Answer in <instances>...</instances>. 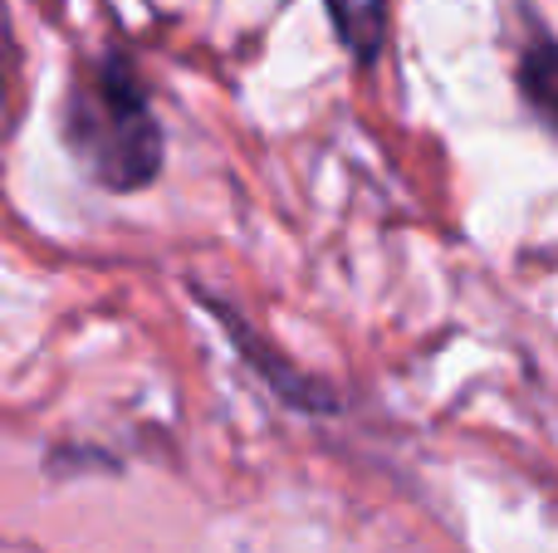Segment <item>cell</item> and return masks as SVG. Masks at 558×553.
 Here are the masks:
<instances>
[{"instance_id": "6da1fadb", "label": "cell", "mask_w": 558, "mask_h": 553, "mask_svg": "<svg viewBox=\"0 0 558 553\" xmlns=\"http://www.w3.org/2000/svg\"><path fill=\"white\" fill-rule=\"evenodd\" d=\"M59 137L78 172L108 196H137L162 176L167 133L128 49L98 54L69 84Z\"/></svg>"}, {"instance_id": "7a4b0ae2", "label": "cell", "mask_w": 558, "mask_h": 553, "mask_svg": "<svg viewBox=\"0 0 558 553\" xmlns=\"http://www.w3.org/2000/svg\"><path fill=\"white\" fill-rule=\"evenodd\" d=\"M196 299H202L206 314L221 323V333L235 343V353L245 358V368H251L255 378L270 388V397L279 402V407L304 411V417H333V411L343 407V402H338V392L328 388V382H318V378H308V372H299L294 358H284L279 348H270V343H265L260 333H255L251 323H245L226 299H216V294H206V290H196Z\"/></svg>"}, {"instance_id": "3957f363", "label": "cell", "mask_w": 558, "mask_h": 553, "mask_svg": "<svg viewBox=\"0 0 558 553\" xmlns=\"http://www.w3.org/2000/svg\"><path fill=\"white\" fill-rule=\"evenodd\" d=\"M328 25H333L338 45L348 49L357 69H373L387 49V29H392V0H324Z\"/></svg>"}, {"instance_id": "277c9868", "label": "cell", "mask_w": 558, "mask_h": 553, "mask_svg": "<svg viewBox=\"0 0 558 553\" xmlns=\"http://www.w3.org/2000/svg\"><path fill=\"white\" fill-rule=\"evenodd\" d=\"M520 98L558 133V39L534 20L520 45Z\"/></svg>"}]
</instances>
